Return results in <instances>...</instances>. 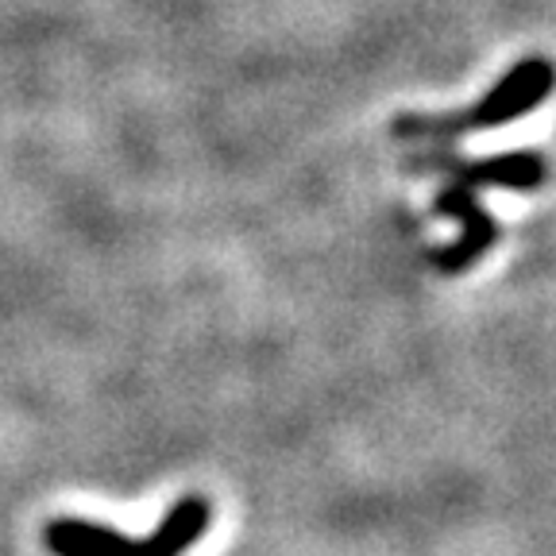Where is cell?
<instances>
[{
	"label": "cell",
	"mask_w": 556,
	"mask_h": 556,
	"mask_svg": "<svg viewBox=\"0 0 556 556\" xmlns=\"http://www.w3.org/2000/svg\"><path fill=\"white\" fill-rule=\"evenodd\" d=\"M433 208L460 228L456 240H448L444 248L433 252V267L441 270V275H464V270H471L491 248H495L498 236H503L498 220L491 217V208H486L483 201L476 198V190H468V186L444 182V190L433 198Z\"/></svg>",
	"instance_id": "4"
},
{
	"label": "cell",
	"mask_w": 556,
	"mask_h": 556,
	"mask_svg": "<svg viewBox=\"0 0 556 556\" xmlns=\"http://www.w3.org/2000/svg\"><path fill=\"white\" fill-rule=\"evenodd\" d=\"M406 170L414 174H444V182L468 186V190H510V193H538L548 178V163L541 151L514 148L491 159H464L456 151H421L406 159Z\"/></svg>",
	"instance_id": "3"
},
{
	"label": "cell",
	"mask_w": 556,
	"mask_h": 556,
	"mask_svg": "<svg viewBox=\"0 0 556 556\" xmlns=\"http://www.w3.org/2000/svg\"><path fill=\"white\" fill-rule=\"evenodd\" d=\"M213 526V503L205 495H182L151 538L128 533L89 518H51L43 530V545L51 556H186Z\"/></svg>",
	"instance_id": "1"
},
{
	"label": "cell",
	"mask_w": 556,
	"mask_h": 556,
	"mask_svg": "<svg viewBox=\"0 0 556 556\" xmlns=\"http://www.w3.org/2000/svg\"><path fill=\"white\" fill-rule=\"evenodd\" d=\"M553 89H556V62L548 54H526L471 109H464V113H437V116H394V136L456 139V136H468V131H495L521 121V116H530L533 109H541Z\"/></svg>",
	"instance_id": "2"
}]
</instances>
